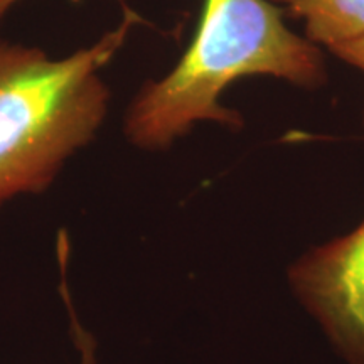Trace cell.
I'll return each instance as SVG.
<instances>
[{"label": "cell", "mask_w": 364, "mask_h": 364, "mask_svg": "<svg viewBox=\"0 0 364 364\" xmlns=\"http://www.w3.org/2000/svg\"><path fill=\"white\" fill-rule=\"evenodd\" d=\"M270 75L300 86L324 81L318 49L287 29L268 0H204L188 51L161 80L149 81L125 115L127 140L136 149L166 150L199 122L240 127L221 95L236 80Z\"/></svg>", "instance_id": "obj_1"}, {"label": "cell", "mask_w": 364, "mask_h": 364, "mask_svg": "<svg viewBox=\"0 0 364 364\" xmlns=\"http://www.w3.org/2000/svg\"><path fill=\"white\" fill-rule=\"evenodd\" d=\"M135 21L129 11L95 43L61 58L0 39V209L48 191L97 139L112 100L103 70Z\"/></svg>", "instance_id": "obj_2"}, {"label": "cell", "mask_w": 364, "mask_h": 364, "mask_svg": "<svg viewBox=\"0 0 364 364\" xmlns=\"http://www.w3.org/2000/svg\"><path fill=\"white\" fill-rule=\"evenodd\" d=\"M290 280L353 364H364V223L304 257Z\"/></svg>", "instance_id": "obj_3"}, {"label": "cell", "mask_w": 364, "mask_h": 364, "mask_svg": "<svg viewBox=\"0 0 364 364\" xmlns=\"http://www.w3.org/2000/svg\"><path fill=\"white\" fill-rule=\"evenodd\" d=\"M306 21L311 43L327 48L364 36V0H277Z\"/></svg>", "instance_id": "obj_4"}, {"label": "cell", "mask_w": 364, "mask_h": 364, "mask_svg": "<svg viewBox=\"0 0 364 364\" xmlns=\"http://www.w3.org/2000/svg\"><path fill=\"white\" fill-rule=\"evenodd\" d=\"M331 51L343 59V61L364 71V36L359 39L349 41V43L334 46V48H331Z\"/></svg>", "instance_id": "obj_5"}, {"label": "cell", "mask_w": 364, "mask_h": 364, "mask_svg": "<svg viewBox=\"0 0 364 364\" xmlns=\"http://www.w3.org/2000/svg\"><path fill=\"white\" fill-rule=\"evenodd\" d=\"M19 2L21 0H0V21H2Z\"/></svg>", "instance_id": "obj_6"}, {"label": "cell", "mask_w": 364, "mask_h": 364, "mask_svg": "<svg viewBox=\"0 0 364 364\" xmlns=\"http://www.w3.org/2000/svg\"><path fill=\"white\" fill-rule=\"evenodd\" d=\"M83 364H90V363L85 359V351H83Z\"/></svg>", "instance_id": "obj_7"}]
</instances>
